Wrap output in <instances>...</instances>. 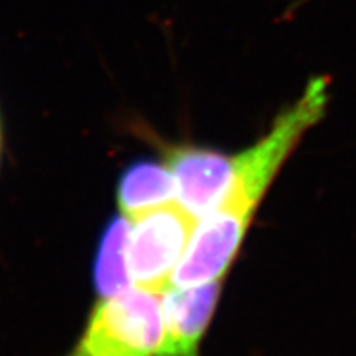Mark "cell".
<instances>
[{
  "label": "cell",
  "mask_w": 356,
  "mask_h": 356,
  "mask_svg": "<svg viewBox=\"0 0 356 356\" xmlns=\"http://www.w3.org/2000/svg\"><path fill=\"white\" fill-rule=\"evenodd\" d=\"M163 335L157 293L129 289L95 305L78 345L66 356H160Z\"/></svg>",
  "instance_id": "obj_2"
},
{
  "label": "cell",
  "mask_w": 356,
  "mask_h": 356,
  "mask_svg": "<svg viewBox=\"0 0 356 356\" xmlns=\"http://www.w3.org/2000/svg\"><path fill=\"white\" fill-rule=\"evenodd\" d=\"M330 78L314 76L282 109L264 136L238 154L233 180L222 198L200 220L172 286L193 287L225 279L238 256L257 208L307 132L322 121L330 101Z\"/></svg>",
  "instance_id": "obj_1"
},
{
  "label": "cell",
  "mask_w": 356,
  "mask_h": 356,
  "mask_svg": "<svg viewBox=\"0 0 356 356\" xmlns=\"http://www.w3.org/2000/svg\"><path fill=\"white\" fill-rule=\"evenodd\" d=\"M175 184L168 167L150 160L132 163L119 180L118 202L122 215L132 220L150 208L172 202Z\"/></svg>",
  "instance_id": "obj_6"
},
{
  "label": "cell",
  "mask_w": 356,
  "mask_h": 356,
  "mask_svg": "<svg viewBox=\"0 0 356 356\" xmlns=\"http://www.w3.org/2000/svg\"><path fill=\"white\" fill-rule=\"evenodd\" d=\"M200 218L180 202H167L131 220L129 273L139 289L168 291L173 269L184 257Z\"/></svg>",
  "instance_id": "obj_3"
},
{
  "label": "cell",
  "mask_w": 356,
  "mask_h": 356,
  "mask_svg": "<svg viewBox=\"0 0 356 356\" xmlns=\"http://www.w3.org/2000/svg\"><path fill=\"white\" fill-rule=\"evenodd\" d=\"M238 154L226 155L200 147H177L167 154L175 197L200 220L222 198L233 180Z\"/></svg>",
  "instance_id": "obj_4"
},
{
  "label": "cell",
  "mask_w": 356,
  "mask_h": 356,
  "mask_svg": "<svg viewBox=\"0 0 356 356\" xmlns=\"http://www.w3.org/2000/svg\"><path fill=\"white\" fill-rule=\"evenodd\" d=\"M222 279L200 286L177 289L162 299L163 345L160 356H200L203 337L208 330L218 300Z\"/></svg>",
  "instance_id": "obj_5"
},
{
  "label": "cell",
  "mask_w": 356,
  "mask_h": 356,
  "mask_svg": "<svg viewBox=\"0 0 356 356\" xmlns=\"http://www.w3.org/2000/svg\"><path fill=\"white\" fill-rule=\"evenodd\" d=\"M129 234L131 220L115 216L108 222L101 236L95 259V289L102 299L129 291Z\"/></svg>",
  "instance_id": "obj_7"
}]
</instances>
